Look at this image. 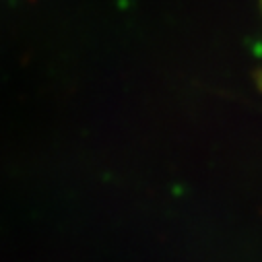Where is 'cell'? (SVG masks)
<instances>
[{
    "label": "cell",
    "instance_id": "cell-1",
    "mask_svg": "<svg viewBox=\"0 0 262 262\" xmlns=\"http://www.w3.org/2000/svg\"><path fill=\"white\" fill-rule=\"evenodd\" d=\"M260 11H262V0H260ZM256 85H258V89L262 91V69L256 73Z\"/></svg>",
    "mask_w": 262,
    "mask_h": 262
}]
</instances>
